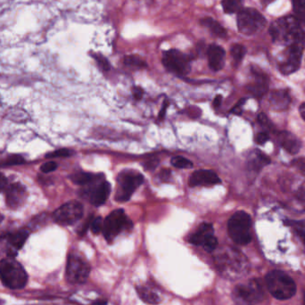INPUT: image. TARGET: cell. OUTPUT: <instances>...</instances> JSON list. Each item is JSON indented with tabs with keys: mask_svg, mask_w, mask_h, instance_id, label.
Returning <instances> with one entry per match:
<instances>
[{
	"mask_svg": "<svg viewBox=\"0 0 305 305\" xmlns=\"http://www.w3.org/2000/svg\"><path fill=\"white\" fill-rule=\"evenodd\" d=\"M212 234H213V227L212 224L204 223L199 227L198 232L190 236L189 242L194 246H202L205 238Z\"/></svg>",
	"mask_w": 305,
	"mask_h": 305,
	"instance_id": "ffe728a7",
	"label": "cell"
},
{
	"mask_svg": "<svg viewBox=\"0 0 305 305\" xmlns=\"http://www.w3.org/2000/svg\"><path fill=\"white\" fill-rule=\"evenodd\" d=\"M221 183V180L214 171L210 170H199L194 171L189 178V186H212Z\"/></svg>",
	"mask_w": 305,
	"mask_h": 305,
	"instance_id": "9a60e30c",
	"label": "cell"
},
{
	"mask_svg": "<svg viewBox=\"0 0 305 305\" xmlns=\"http://www.w3.org/2000/svg\"><path fill=\"white\" fill-rule=\"evenodd\" d=\"M91 267L86 260L76 254H70L66 265V277L72 284H83L90 276Z\"/></svg>",
	"mask_w": 305,
	"mask_h": 305,
	"instance_id": "9c48e42d",
	"label": "cell"
},
{
	"mask_svg": "<svg viewBox=\"0 0 305 305\" xmlns=\"http://www.w3.org/2000/svg\"><path fill=\"white\" fill-rule=\"evenodd\" d=\"M294 164L298 168V170H300L301 172L305 175V161L302 159H297L294 163Z\"/></svg>",
	"mask_w": 305,
	"mask_h": 305,
	"instance_id": "b9f144b4",
	"label": "cell"
},
{
	"mask_svg": "<svg viewBox=\"0 0 305 305\" xmlns=\"http://www.w3.org/2000/svg\"><path fill=\"white\" fill-rule=\"evenodd\" d=\"M270 34L274 42L290 46H305V20L296 16L279 18L272 23Z\"/></svg>",
	"mask_w": 305,
	"mask_h": 305,
	"instance_id": "6da1fadb",
	"label": "cell"
},
{
	"mask_svg": "<svg viewBox=\"0 0 305 305\" xmlns=\"http://www.w3.org/2000/svg\"><path fill=\"white\" fill-rule=\"evenodd\" d=\"M222 97L221 95H218L217 97H215L214 100H213V106L215 108H218L221 104H222Z\"/></svg>",
	"mask_w": 305,
	"mask_h": 305,
	"instance_id": "bcb514c9",
	"label": "cell"
},
{
	"mask_svg": "<svg viewBox=\"0 0 305 305\" xmlns=\"http://www.w3.org/2000/svg\"><path fill=\"white\" fill-rule=\"evenodd\" d=\"M264 1H267L268 3H269V2H271L272 0H264Z\"/></svg>",
	"mask_w": 305,
	"mask_h": 305,
	"instance_id": "816d5d0a",
	"label": "cell"
},
{
	"mask_svg": "<svg viewBox=\"0 0 305 305\" xmlns=\"http://www.w3.org/2000/svg\"><path fill=\"white\" fill-rule=\"evenodd\" d=\"M2 221H3V215L0 213V224H1V222H2Z\"/></svg>",
	"mask_w": 305,
	"mask_h": 305,
	"instance_id": "f907efd6",
	"label": "cell"
},
{
	"mask_svg": "<svg viewBox=\"0 0 305 305\" xmlns=\"http://www.w3.org/2000/svg\"><path fill=\"white\" fill-rule=\"evenodd\" d=\"M138 295L141 298L143 302H146L147 304L156 305L158 304L161 300L156 292L152 291L151 289L146 287H139L137 288Z\"/></svg>",
	"mask_w": 305,
	"mask_h": 305,
	"instance_id": "603a6c76",
	"label": "cell"
},
{
	"mask_svg": "<svg viewBox=\"0 0 305 305\" xmlns=\"http://www.w3.org/2000/svg\"><path fill=\"white\" fill-rule=\"evenodd\" d=\"M269 103L274 111L287 110L291 103V96L288 90L271 91L269 97Z\"/></svg>",
	"mask_w": 305,
	"mask_h": 305,
	"instance_id": "2e32d148",
	"label": "cell"
},
{
	"mask_svg": "<svg viewBox=\"0 0 305 305\" xmlns=\"http://www.w3.org/2000/svg\"><path fill=\"white\" fill-rule=\"evenodd\" d=\"M163 63L167 70L178 75H186L190 71L189 56L177 49L163 53Z\"/></svg>",
	"mask_w": 305,
	"mask_h": 305,
	"instance_id": "30bf717a",
	"label": "cell"
},
{
	"mask_svg": "<svg viewBox=\"0 0 305 305\" xmlns=\"http://www.w3.org/2000/svg\"><path fill=\"white\" fill-rule=\"evenodd\" d=\"M202 246H204V248H205L206 252L212 253V252H213V251L216 249V247L218 246V240H217V238L213 236V234L209 235V236L205 238V241H204V243H203Z\"/></svg>",
	"mask_w": 305,
	"mask_h": 305,
	"instance_id": "1f68e13d",
	"label": "cell"
},
{
	"mask_svg": "<svg viewBox=\"0 0 305 305\" xmlns=\"http://www.w3.org/2000/svg\"><path fill=\"white\" fill-rule=\"evenodd\" d=\"M29 233L26 230H18L16 232L9 233L6 235V239L14 250L23 248L26 240L28 238Z\"/></svg>",
	"mask_w": 305,
	"mask_h": 305,
	"instance_id": "44dd1931",
	"label": "cell"
},
{
	"mask_svg": "<svg viewBox=\"0 0 305 305\" xmlns=\"http://www.w3.org/2000/svg\"><path fill=\"white\" fill-rule=\"evenodd\" d=\"M124 63L126 66L137 67V68H145V67H146V62L137 56H126L124 58Z\"/></svg>",
	"mask_w": 305,
	"mask_h": 305,
	"instance_id": "f1b7e54d",
	"label": "cell"
},
{
	"mask_svg": "<svg viewBox=\"0 0 305 305\" xmlns=\"http://www.w3.org/2000/svg\"><path fill=\"white\" fill-rule=\"evenodd\" d=\"M7 179L4 176L3 174L0 173V192L7 188Z\"/></svg>",
	"mask_w": 305,
	"mask_h": 305,
	"instance_id": "ee69618b",
	"label": "cell"
},
{
	"mask_svg": "<svg viewBox=\"0 0 305 305\" xmlns=\"http://www.w3.org/2000/svg\"><path fill=\"white\" fill-rule=\"evenodd\" d=\"M171 164L180 169H186L193 166V163L182 156H176L171 159Z\"/></svg>",
	"mask_w": 305,
	"mask_h": 305,
	"instance_id": "4dcf8cb0",
	"label": "cell"
},
{
	"mask_svg": "<svg viewBox=\"0 0 305 305\" xmlns=\"http://www.w3.org/2000/svg\"><path fill=\"white\" fill-rule=\"evenodd\" d=\"M271 163V158L269 156H266L265 154L260 152L259 150H256L254 152V157L253 159L251 161V167L253 168L254 170H259L265 166Z\"/></svg>",
	"mask_w": 305,
	"mask_h": 305,
	"instance_id": "cb8c5ba5",
	"label": "cell"
},
{
	"mask_svg": "<svg viewBox=\"0 0 305 305\" xmlns=\"http://www.w3.org/2000/svg\"><path fill=\"white\" fill-rule=\"evenodd\" d=\"M299 112H300V115L302 116V118L305 121V102L300 105Z\"/></svg>",
	"mask_w": 305,
	"mask_h": 305,
	"instance_id": "c3c4849f",
	"label": "cell"
},
{
	"mask_svg": "<svg viewBox=\"0 0 305 305\" xmlns=\"http://www.w3.org/2000/svg\"><path fill=\"white\" fill-rule=\"evenodd\" d=\"M303 48L304 47L298 44L288 46V49L285 53L284 59L281 61L278 66L282 74L289 75L295 73L300 68Z\"/></svg>",
	"mask_w": 305,
	"mask_h": 305,
	"instance_id": "7c38bea8",
	"label": "cell"
},
{
	"mask_svg": "<svg viewBox=\"0 0 305 305\" xmlns=\"http://www.w3.org/2000/svg\"><path fill=\"white\" fill-rule=\"evenodd\" d=\"M277 139L279 146L290 155H296L302 148L301 140L291 132L287 130L278 132Z\"/></svg>",
	"mask_w": 305,
	"mask_h": 305,
	"instance_id": "5bb4252c",
	"label": "cell"
},
{
	"mask_svg": "<svg viewBox=\"0 0 305 305\" xmlns=\"http://www.w3.org/2000/svg\"><path fill=\"white\" fill-rule=\"evenodd\" d=\"M0 279L7 288L21 289L28 281V275L21 264L13 258L0 260Z\"/></svg>",
	"mask_w": 305,
	"mask_h": 305,
	"instance_id": "7a4b0ae2",
	"label": "cell"
},
{
	"mask_svg": "<svg viewBox=\"0 0 305 305\" xmlns=\"http://www.w3.org/2000/svg\"><path fill=\"white\" fill-rule=\"evenodd\" d=\"M95 178L96 176L92 173L76 172L71 176V180L73 181V183L77 184V185H87V184L92 182Z\"/></svg>",
	"mask_w": 305,
	"mask_h": 305,
	"instance_id": "484cf974",
	"label": "cell"
},
{
	"mask_svg": "<svg viewBox=\"0 0 305 305\" xmlns=\"http://www.w3.org/2000/svg\"><path fill=\"white\" fill-rule=\"evenodd\" d=\"M111 192V185L107 181L102 182L98 185L93 193L91 194V202L95 206H100L104 205L107 200L108 197Z\"/></svg>",
	"mask_w": 305,
	"mask_h": 305,
	"instance_id": "d6986e66",
	"label": "cell"
},
{
	"mask_svg": "<svg viewBox=\"0 0 305 305\" xmlns=\"http://www.w3.org/2000/svg\"><path fill=\"white\" fill-rule=\"evenodd\" d=\"M269 140H270V135L268 134L267 132H260L259 134H257L256 137H255V142L258 145H264Z\"/></svg>",
	"mask_w": 305,
	"mask_h": 305,
	"instance_id": "f35d334b",
	"label": "cell"
},
{
	"mask_svg": "<svg viewBox=\"0 0 305 305\" xmlns=\"http://www.w3.org/2000/svg\"><path fill=\"white\" fill-rule=\"evenodd\" d=\"M103 225H104V221L101 217H97V218L93 220V222H91V230L94 234H99V233L103 230Z\"/></svg>",
	"mask_w": 305,
	"mask_h": 305,
	"instance_id": "d590c367",
	"label": "cell"
},
{
	"mask_svg": "<svg viewBox=\"0 0 305 305\" xmlns=\"http://www.w3.org/2000/svg\"><path fill=\"white\" fill-rule=\"evenodd\" d=\"M117 181L119 189L115 200L126 202L129 200L136 189L143 183L144 177L141 174L134 171H124L119 175Z\"/></svg>",
	"mask_w": 305,
	"mask_h": 305,
	"instance_id": "ba28073f",
	"label": "cell"
},
{
	"mask_svg": "<svg viewBox=\"0 0 305 305\" xmlns=\"http://www.w3.org/2000/svg\"><path fill=\"white\" fill-rule=\"evenodd\" d=\"M258 122H259V123L263 127L267 128V129L271 130V132H272L273 128H274L273 125L271 123V121L268 119L267 115H265V114H260V115H258Z\"/></svg>",
	"mask_w": 305,
	"mask_h": 305,
	"instance_id": "8d00e7d4",
	"label": "cell"
},
{
	"mask_svg": "<svg viewBox=\"0 0 305 305\" xmlns=\"http://www.w3.org/2000/svg\"><path fill=\"white\" fill-rule=\"evenodd\" d=\"M56 168H57V164L53 161H49V162L42 164L40 170L44 173H49V172H52L54 170H56Z\"/></svg>",
	"mask_w": 305,
	"mask_h": 305,
	"instance_id": "74e56055",
	"label": "cell"
},
{
	"mask_svg": "<svg viewBox=\"0 0 305 305\" xmlns=\"http://www.w3.org/2000/svg\"><path fill=\"white\" fill-rule=\"evenodd\" d=\"M28 197L27 190L21 184L14 183L7 187L6 203L11 209L20 208L25 204Z\"/></svg>",
	"mask_w": 305,
	"mask_h": 305,
	"instance_id": "4fadbf2b",
	"label": "cell"
},
{
	"mask_svg": "<svg viewBox=\"0 0 305 305\" xmlns=\"http://www.w3.org/2000/svg\"><path fill=\"white\" fill-rule=\"evenodd\" d=\"M207 56L209 66L211 69L217 72L223 68L225 63L226 53L225 50L222 49L221 46L215 44L210 46L207 50Z\"/></svg>",
	"mask_w": 305,
	"mask_h": 305,
	"instance_id": "e0dca14e",
	"label": "cell"
},
{
	"mask_svg": "<svg viewBox=\"0 0 305 305\" xmlns=\"http://www.w3.org/2000/svg\"><path fill=\"white\" fill-rule=\"evenodd\" d=\"M83 215V206L77 201L66 203L53 213L54 221L60 225L70 226L80 221Z\"/></svg>",
	"mask_w": 305,
	"mask_h": 305,
	"instance_id": "8fae6325",
	"label": "cell"
},
{
	"mask_svg": "<svg viewBox=\"0 0 305 305\" xmlns=\"http://www.w3.org/2000/svg\"><path fill=\"white\" fill-rule=\"evenodd\" d=\"M287 225H290L298 233L299 236L305 241V222L301 221H286L284 222Z\"/></svg>",
	"mask_w": 305,
	"mask_h": 305,
	"instance_id": "f546056e",
	"label": "cell"
},
{
	"mask_svg": "<svg viewBox=\"0 0 305 305\" xmlns=\"http://www.w3.org/2000/svg\"><path fill=\"white\" fill-rule=\"evenodd\" d=\"M233 297L238 305H256L263 301L264 291L259 281L253 279L246 284L238 285Z\"/></svg>",
	"mask_w": 305,
	"mask_h": 305,
	"instance_id": "8992f818",
	"label": "cell"
},
{
	"mask_svg": "<svg viewBox=\"0 0 305 305\" xmlns=\"http://www.w3.org/2000/svg\"><path fill=\"white\" fill-rule=\"evenodd\" d=\"M201 25L208 28L212 33L217 36L218 38H224L227 37V31L220 23L215 21L211 17H205L201 19Z\"/></svg>",
	"mask_w": 305,
	"mask_h": 305,
	"instance_id": "7402d4cb",
	"label": "cell"
},
{
	"mask_svg": "<svg viewBox=\"0 0 305 305\" xmlns=\"http://www.w3.org/2000/svg\"><path fill=\"white\" fill-rule=\"evenodd\" d=\"M266 284L271 295L278 300L291 298L296 293L295 281L283 271H273L268 273Z\"/></svg>",
	"mask_w": 305,
	"mask_h": 305,
	"instance_id": "3957f363",
	"label": "cell"
},
{
	"mask_svg": "<svg viewBox=\"0 0 305 305\" xmlns=\"http://www.w3.org/2000/svg\"><path fill=\"white\" fill-rule=\"evenodd\" d=\"M252 219L247 212L238 211L231 216L228 222V231L235 243L246 246L252 240Z\"/></svg>",
	"mask_w": 305,
	"mask_h": 305,
	"instance_id": "277c9868",
	"label": "cell"
},
{
	"mask_svg": "<svg viewBox=\"0 0 305 305\" xmlns=\"http://www.w3.org/2000/svg\"><path fill=\"white\" fill-rule=\"evenodd\" d=\"M244 0H222V5L226 14H235L243 9Z\"/></svg>",
	"mask_w": 305,
	"mask_h": 305,
	"instance_id": "d4e9b609",
	"label": "cell"
},
{
	"mask_svg": "<svg viewBox=\"0 0 305 305\" xmlns=\"http://www.w3.org/2000/svg\"><path fill=\"white\" fill-rule=\"evenodd\" d=\"M266 25V19L259 11L243 8L237 13V28L242 34L252 36L262 31Z\"/></svg>",
	"mask_w": 305,
	"mask_h": 305,
	"instance_id": "5b68a950",
	"label": "cell"
},
{
	"mask_svg": "<svg viewBox=\"0 0 305 305\" xmlns=\"http://www.w3.org/2000/svg\"><path fill=\"white\" fill-rule=\"evenodd\" d=\"M160 177H161V179H162L163 181H168V180H169V178L170 177V170H162V172H161V174H160Z\"/></svg>",
	"mask_w": 305,
	"mask_h": 305,
	"instance_id": "f6af8a7d",
	"label": "cell"
},
{
	"mask_svg": "<svg viewBox=\"0 0 305 305\" xmlns=\"http://www.w3.org/2000/svg\"><path fill=\"white\" fill-rule=\"evenodd\" d=\"M158 163H159V161L157 159L149 160V161L146 162V163L144 164V166H145V169H146V170H152L158 165Z\"/></svg>",
	"mask_w": 305,
	"mask_h": 305,
	"instance_id": "ab89813d",
	"label": "cell"
},
{
	"mask_svg": "<svg viewBox=\"0 0 305 305\" xmlns=\"http://www.w3.org/2000/svg\"><path fill=\"white\" fill-rule=\"evenodd\" d=\"M167 103H168V102H165V104H163V108H162V111L160 112V119H163L164 118V116H165V114H166L167 105H168Z\"/></svg>",
	"mask_w": 305,
	"mask_h": 305,
	"instance_id": "7dc6e473",
	"label": "cell"
},
{
	"mask_svg": "<svg viewBox=\"0 0 305 305\" xmlns=\"http://www.w3.org/2000/svg\"><path fill=\"white\" fill-rule=\"evenodd\" d=\"M95 305H106V302H103V301H101V302H97Z\"/></svg>",
	"mask_w": 305,
	"mask_h": 305,
	"instance_id": "681fc988",
	"label": "cell"
},
{
	"mask_svg": "<svg viewBox=\"0 0 305 305\" xmlns=\"http://www.w3.org/2000/svg\"><path fill=\"white\" fill-rule=\"evenodd\" d=\"M230 53L232 56L233 59L236 63H239L244 57L246 56V49L243 45L240 44H235L231 47Z\"/></svg>",
	"mask_w": 305,
	"mask_h": 305,
	"instance_id": "4316f807",
	"label": "cell"
},
{
	"mask_svg": "<svg viewBox=\"0 0 305 305\" xmlns=\"http://www.w3.org/2000/svg\"><path fill=\"white\" fill-rule=\"evenodd\" d=\"M132 93H133V97H135V99H137V100H139V99H141V98H142L144 91H143V90L141 89V88L136 87L133 89Z\"/></svg>",
	"mask_w": 305,
	"mask_h": 305,
	"instance_id": "60d3db41",
	"label": "cell"
},
{
	"mask_svg": "<svg viewBox=\"0 0 305 305\" xmlns=\"http://www.w3.org/2000/svg\"><path fill=\"white\" fill-rule=\"evenodd\" d=\"M253 73L254 76V82L252 85H250L249 91L255 97H263L269 91V85H270L269 78L265 73L257 70H253Z\"/></svg>",
	"mask_w": 305,
	"mask_h": 305,
	"instance_id": "ac0fdd59",
	"label": "cell"
},
{
	"mask_svg": "<svg viewBox=\"0 0 305 305\" xmlns=\"http://www.w3.org/2000/svg\"><path fill=\"white\" fill-rule=\"evenodd\" d=\"M72 155V152L70 150L62 148V149L56 150L48 154L46 157L49 159H54V158H59V157H68Z\"/></svg>",
	"mask_w": 305,
	"mask_h": 305,
	"instance_id": "e575fe53",
	"label": "cell"
},
{
	"mask_svg": "<svg viewBox=\"0 0 305 305\" xmlns=\"http://www.w3.org/2000/svg\"><path fill=\"white\" fill-rule=\"evenodd\" d=\"M25 163V159L21 156L14 155L7 158V161L2 164L3 166H13V165H20Z\"/></svg>",
	"mask_w": 305,
	"mask_h": 305,
	"instance_id": "836d02e7",
	"label": "cell"
},
{
	"mask_svg": "<svg viewBox=\"0 0 305 305\" xmlns=\"http://www.w3.org/2000/svg\"><path fill=\"white\" fill-rule=\"evenodd\" d=\"M132 226V222L126 217L124 211L119 209L112 212L104 220L102 231L105 239L111 242L123 229L130 228Z\"/></svg>",
	"mask_w": 305,
	"mask_h": 305,
	"instance_id": "52a82bcc",
	"label": "cell"
},
{
	"mask_svg": "<svg viewBox=\"0 0 305 305\" xmlns=\"http://www.w3.org/2000/svg\"><path fill=\"white\" fill-rule=\"evenodd\" d=\"M95 60L97 61V64L100 67L101 69L104 71V72H107L110 70V63L108 62V60L102 55H98V54H95L93 56Z\"/></svg>",
	"mask_w": 305,
	"mask_h": 305,
	"instance_id": "d6a6232c",
	"label": "cell"
},
{
	"mask_svg": "<svg viewBox=\"0 0 305 305\" xmlns=\"http://www.w3.org/2000/svg\"><path fill=\"white\" fill-rule=\"evenodd\" d=\"M296 17L305 20V0H292Z\"/></svg>",
	"mask_w": 305,
	"mask_h": 305,
	"instance_id": "83f0119b",
	"label": "cell"
},
{
	"mask_svg": "<svg viewBox=\"0 0 305 305\" xmlns=\"http://www.w3.org/2000/svg\"><path fill=\"white\" fill-rule=\"evenodd\" d=\"M245 102H246V99H245V98H244V99H241V100L237 103L236 106L233 108L232 110H231V113L236 114V115H240V114H241V106L245 104Z\"/></svg>",
	"mask_w": 305,
	"mask_h": 305,
	"instance_id": "7bdbcfd3",
	"label": "cell"
}]
</instances>
